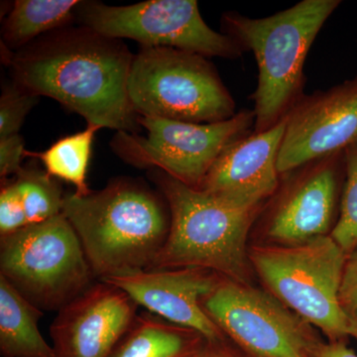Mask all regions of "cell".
<instances>
[{"instance_id": "cell-23", "label": "cell", "mask_w": 357, "mask_h": 357, "mask_svg": "<svg viewBox=\"0 0 357 357\" xmlns=\"http://www.w3.org/2000/svg\"><path fill=\"white\" fill-rule=\"evenodd\" d=\"M338 305L349 337L357 340V249L347 257L338 293Z\"/></svg>"}, {"instance_id": "cell-20", "label": "cell", "mask_w": 357, "mask_h": 357, "mask_svg": "<svg viewBox=\"0 0 357 357\" xmlns=\"http://www.w3.org/2000/svg\"><path fill=\"white\" fill-rule=\"evenodd\" d=\"M24 208L28 225H37L61 215L65 195L46 171L23 168L13 181Z\"/></svg>"}, {"instance_id": "cell-19", "label": "cell", "mask_w": 357, "mask_h": 357, "mask_svg": "<svg viewBox=\"0 0 357 357\" xmlns=\"http://www.w3.org/2000/svg\"><path fill=\"white\" fill-rule=\"evenodd\" d=\"M98 126H88L84 130L56 141L43 152L25 151V156L38 158L51 177L70 183L76 194L86 196L91 192L86 184V174Z\"/></svg>"}, {"instance_id": "cell-10", "label": "cell", "mask_w": 357, "mask_h": 357, "mask_svg": "<svg viewBox=\"0 0 357 357\" xmlns=\"http://www.w3.org/2000/svg\"><path fill=\"white\" fill-rule=\"evenodd\" d=\"M202 306L225 337L252 357H311L321 340L272 294L249 284L220 276Z\"/></svg>"}, {"instance_id": "cell-17", "label": "cell", "mask_w": 357, "mask_h": 357, "mask_svg": "<svg viewBox=\"0 0 357 357\" xmlns=\"http://www.w3.org/2000/svg\"><path fill=\"white\" fill-rule=\"evenodd\" d=\"M206 340L151 314H137L109 357H192Z\"/></svg>"}, {"instance_id": "cell-22", "label": "cell", "mask_w": 357, "mask_h": 357, "mask_svg": "<svg viewBox=\"0 0 357 357\" xmlns=\"http://www.w3.org/2000/svg\"><path fill=\"white\" fill-rule=\"evenodd\" d=\"M39 98L14 82L3 86L0 98V138L20 134L26 116Z\"/></svg>"}, {"instance_id": "cell-6", "label": "cell", "mask_w": 357, "mask_h": 357, "mask_svg": "<svg viewBox=\"0 0 357 357\" xmlns=\"http://www.w3.org/2000/svg\"><path fill=\"white\" fill-rule=\"evenodd\" d=\"M347 257L330 234L298 245L255 246L249 253L268 292L332 342L349 337L338 305Z\"/></svg>"}, {"instance_id": "cell-27", "label": "cell", "mask_w": 357, "mask_h": 357, "mask_svg": "<svg viewBox=\"0 0 357 357\" xmlns=\"http://www.w3.org/2000/svg\"><path fill=\"white\" fill-rule=\"evenodd\" d=\"M192 357H241L232 349L225 347V342L211 344L206 342L204 347Z\"/></svg>"}, {"instance_id": "cell-16", "label": "cell", "mask_w": 357, "mask_h": 357, "mask_svg": "<svg viewBox=\"0 0 357 357\" xmlns=\"http://www.w3.org/2000/svg\"><path fill=\"white\" fill-rule=\"evenodd\" d=\"M43 311L0 276V352L3 357H54L39 330Z\"/></svg>"}, {"instance_id": "cell-21", "label": "cell", "mask_w": 357, "mask_h": 357, "mask_svg": "<svg viewBox=\"0 0 357 357\" xmlns=\"http://www.w3.org/2000/svg\"><path fill=\"white\" fill-rule=\"evenodd\" d=\"M345 185L340 213L330 236L347 255L357 249V143L344 152Z\"/></svg>"}, {"instance_id": "cell-1", "label": "cell", "mask_w": 357, "mask_h": 357, "mask_svg": "<svg viewBox=\"0 0 357 357\" xmlns=\"http://www.w3.org/2000/svg\"><path fill=\"white\" fill-rule=\"evenodd\" d=\"M6 49V64L21 88L57 100L88 126L137 132L139 115L128 96L134 55L121 40L68 26L20 50Z\"/></svg>"}, {"instance_id": "cell-25", "label": "cell", "mask_w": 357, "mask_h": 357, "mask_svg": "<svg viewBox=\"0 0 357 357\" xmlns=\"http://www.w3.org/2000/svg\"><path fill=\"white\" fill-rule=\"evenodd\" d=\"M24 140L20 134L0 138V177L17 175L25 156Z\"/></svg>"}, {"instance_id": "cell-11", "label": "cell", "mask_w": 357, "mask_h": 357, "mask_svg": "<svg viewBox=\"0 0 357 357\" xmlns=\"http://www.w3.org/2000/svg\"><path fill=\"white\" fill-rule=\"evenodd\" d=\"M357 143V76L326 91L304 96L287 115L279 149V174Z\"/></svg>"}, {"instance_id": "cell-15", "label": "cell", "mask_w": 357, "mask_h": 357, "mask_svg": "<svg viewBox=\"0 0 357 357\" xmlns=\"http://www.w3.org/2000/svg\"><path fill=\"white\" fill-rule=\"evenodd\" d=\"M286 123L287 116L274 128L232 142L215 160L198 189L239 206H261L278 189L277 161Z\"/></svg>"}, {"instance_id": "cell-2", "label": "cell", "mask_w": 357, "mask_h": 357, "mask_svg": "<svg viewBox=\"0 0 357 357\" xmlns=\"http://www.w3.org/2000/svg\"><path fill=\"white\" fill-rule=\"evenodd\" d=\"M62 213L98 281L151 269L170 230L165 199L128 178L86 196L65 195Z\"/></svg>"}, {"instance_id": "cell-5", "label": "cell", "mask_w": 357, "mask_h": 357, "mask_svg": "<svg viewBox=\"0 0 357 357\" xmlns=\"http://www.w3.org/2000/svg\"><path fill=\"white\" fill-rule=\"evenodd\" d=\"M128 96L136 114L191 123H215L237 114L236 102L210 61L192 52L141 46Z\"/></svg>"}, {"instance_id": "cell-12", "label": "cell", "mask_w": 357, "mask_h": 357, "mask_svg": "<svg viewBox=\"0 0 357 357\" xmlns=\"http://www.w3.org/2000/svg\"><path fill=\"white\" fill-rule=\"evenodd\" d=\"M137 310L121 289L96 282L52 323L54 357H109L132 326Z\"/></svg>"}, {"instance_id": "cell-9", "label": "cell", "mask_w": 357, "mask_h": 357, "mask_svg": "<svg viewBox=\"0 0 357 357\" xmlns=\"http://www.w3.org/2000/svg\"><path fill=\"white\" fill-rule=\"evenodd\" d=\"M79 24L109 38H128L144 47H166L204 57L237 59L243 50L229 35L211 29L196 0H150L126 6L81 1Z\"/></svg>"}, {"instance_id": "cell-26", "label": "cell", "mask_w": 357, "mask_h": 357, "mask_svg": "<svg viewBox=\"0 0 357 357\" xmlns=\"http://www.w3.org/2000/svg\"><path fill=\"white\" fill-rule=\"evenodd\" d=\"M311 357H357V354L347 347V342L319 340L312 347Z\"/></svg>"}, {"instance_id": "cell-18", "label": "cell", "mask_w": 357, "mask_h": 357, "mask_svg": "<svg viewBox=\"0 0 357 357\" xmlns=\"http://www.w3.org/2000/svg\"><path fill=\"white\" fill-rule=\"evenodd\" d=\"M77 0H16L3 20L2 43L18 51L48 33L68 27L76 17Z\"/></svg>"}, {"instance_id": "cell-13", "label": "cell", "mask_w": 357, "mask_h": 357, "mask_svg": "<svg viewBox=\"0 0 357 357\" xmlns=\"http://www.w3.org/2000/svg\"><path fill=\"white\" fill-rule=\"evenodd\" d=\"M220 275L199 268L148 270L102 282L128 294L138 305L173 325L199 333L211 344L225 342V335L202 306V299Z\"/></svg>"}, {"instance_id": "cell-3", "label": "cell", "mask_w": 357, "mask_h": 357, "mask_svg": "<svg viewBox=\"0 0 357 357\" xmlns=\"http://www.w3.org/2000/svg\"><path fill=\"white\" fill-rule=\"evenodd\" d=\"M340 0H303L264 18L227 13L225 34L244 52L255 54L258 68L253 132L274 128L299 102L305 84L304 66L314 39Z\"/></svg>"}, {"instance_id": "cell-24", "label": "cell", "mask_w": 357, "mask_h": 357, "mask_svg": "<svg viewBox=\"0 0 357 357\" xmlns=\"http://www.w3.org/2000/svg\"><path fill=\"white\" fill-rule=\"evenodd\" d=\"M24 208L13 182L0 192V237L15 234L27 227Z\"/></svg>"}, {"instance_id": "cell-8", "label": "cell", "mask_w": 357, "mask_h": 357, "mask_svg": "<svg viewBox=\"0 0 357 357\" xmlns=\"http://www.w3.org/2000/svg\"><path fill=\"white\" fill-rule=\"evenodd\" d=\"M146 135L119 131L112 147L137 168L156 169L198 189L220 153L255 129L253 110H241L227 121L191 123L157 116L138 117Z\"/></svg>"}, {"instance_id": "cell-14", "label": "cell", "mask_w": 357, "mask_h": 357, "mask_svg": "<svg viewBox=\"0 0 357 357\" xmlns=\"http://www.w3.org/2000/svg\"><path fill=\"white\" fill-rule=\"evenodd\" d=\"M344 152L301 167L270 215L267 237L277 245H298L328 236L337 206L338 171ZM332 231V230H331ZM331 234V232H330Z\"/></svg>"}, {"instance_id": "cell-4", "label": "cell", "mask_w": 357, "mask_h": 357, "mask_svg": "<svg viewBox=\"0 0 357 357\" xmlns=\"http://www.w3.org/2000/svg\"><path fill=\"white\" fill-rule=\"evenodd\" d=\"M151 175L168 204L171 222L165 245L150 270L199 268L249 284L246 241L260 206H239L156 169Z\"/></svg>"}, {"instance_id": "cell-7", "label": "cell", "mask_w": 357, "mask_h": 357, "mask_svg": "<svg viewBox=\"0 0 357 357\" xmlns=\"http://www.w3.org/2000/svg\"><path fill=\"white\" fill-rule=\"evenodd\" d=\"M0 276L42 311H60L96 283L63 213L0 237Z\"/></svg>"}]
</instances>
